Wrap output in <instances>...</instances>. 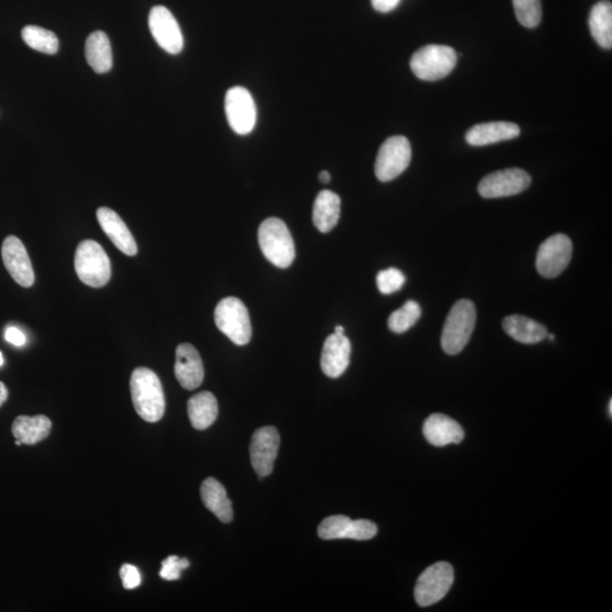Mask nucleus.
<instances>
[{
	"label": "nucleus",
	"mask_w": 612,
	"mask_h": 612,
	"mask_svg": "<svg viewBox=\"0 0 612 612\" xmlns=\"http://www.w3.org/2000/svg\"><path fill=\"white\" fill-rule=\"evenodd\" d=\"M406 278L403 272L395 268L382 270L377 276V285L382 294L389 295L398 292L405 284Z\"/></svg>",
	"instance_id": "nucleus-31"
},
{
	"label": "nucleus",
	"mask_w": 612,
	"mask_h": 612,
	"mask_svg": "<svg viewBox=\"0 0 612 612\" xmlns=\"http://www.w3.org/2000/svg\"><path fill=\"white\" fill-rule=\"evenodd\" d=\"M121 578L123 585L126 590H133L141 584V575L139 569L133 565L125 564L121 568Z\"/></svg>",
	"instance_id": "nucleus-33"
},
{
	"label": "nucleus",
	"mask_w": 612,
	"mask_h": 612,
	"mask_svg": "<svg viewBox=\"0 0 612 612\" xmlns=\"http://www.w3.org/2000/svg\"><path fill=\"white\" fill-rule=\"evenodd\" d=\"M3 364H4V357H3L2 352H0V367H2Z\"/></svg>",
	"instance_id": "nucleus-39"
},
{
	"label": "nucleus",
	"mask_w": 612,
	"mask_h": 612,
	"mask_svg": "<svg viewBox=\"0 0 612 612\" xmlns=\"http://www.w3.org/2000/svg\"><path fill=\"white\" fill-rule=\"evenodd\" d=\"M225 110L229 126L235 133L246 135L253 131L257 123V106L245 88L229 89L225 98Z\"/></svg>",
	"instance_id": "nucleus-11"
},
{
	"label": "nucleus",
	"mask_w": 612,
	"mask_h": 612,
	"mask_svg": "<svg viewBox=\"0 0 612 612\" xmlns=\"http://www.w3.org/2000/svg\"><path fill=\"white\" fill-rule=\"evenodd\" d=\"M421 313L422 311L415 301L406 302L401 309L390 314L388 319L389 329L395 334L405 333L418 322Z\"/></svg>",
	"instance_id": "nucleus-29"
},
{
	"label": "nucleus",
	"mask_w": 612,
	"mask_h": 612,
	"mask_svg": "<svg viewBox=\"0 0 612 612\" xmlns=\"http://www.w3.org/2000/svg\"><path fill=\"white\" fill-rule=\"evenodd\" d=\"M352 346L345 335L333 334L322 348L321 369L329 378H338L346 371L351 361Z\"/></svg>",
	"instance_id": "nucleus-16"
},
{
	"label": "nucleus",
	"mask_w": 612,
	"mask_h": 612,
	"mask_svg": "<svg viewBox=\"0 0 612 612\" xmlns=\"http://www.w3.org/2000/svg\"><path fill=\"white\" fill-rule=\"evenodd\" d=\"M22 38L30 48L47 55H55L59 48V40L53 31L37 25H28L22 30Z\"/></svg>",
	"instance_id": "nucleus-28"
},
{
	"label": "nucleus",
	"mask_w": 612,
	"mask_h": 612,
	"mask_svg": "<svg viewBox=\"0 0 612 612\" xmlns=\"http://www.w3.org/2000/svg\"><path fill=\"white\" fill-rule=\"evenodd\" d=\"M201 498L207 509L215 514L220 522L231 523L233 521V506L229 500L226 489L218 480L208 478L201 486Z\"/></svg>",
	"instance_id": "nucleus-21"
},
{
	"label": "nucleus",
	"mask_w": 612,
	"mask_h": 612,
	"mask_svg": "<svg viewBox=\"0 0 612 612\" xmlns=\"http://www.w3.org/2000/svg\"><path fill=\"white\" fill-rule=\"evenodd\" d=\"M2 257L12 278L22 287H31L34 284V271L22 242L15 236H8L2 246Z\"/></svg>",
	"instance_id": "nucleus-15"
},
{
	"label": "nucleus",
	"mask_w": 612,
	"mask_h": 612,
	"mask_svg": "<svg viewBox=\"0 0 612 612\" xmlns=\"http://www.w3.org/2000/svg\"><path fill=\"white\" fill-rule=\"evenodd\" d=\"M50 431L51 421L45 415L17 416L12 425L13 436L24 445H36L45 440Z\"/></svg>",
	"instance_id": "nucleus-23"
},
{
	"label": "nucleus",
	"mask_w": 612,
	"mask_h": 612,
	"mask_svg": "<svg viewBox=\"0 0 612 612\" xmlns=\"http://www.w3.org/2000/svg\"><path fill=\"white\" fill-rule=\"evenodd\" d=\"M340 198L331 191L318 194L313 206V223L319 232L329 233L337 225L340 217Z\"/></svg>",
	"instance_id": "nucleus-26"
},
{
	"label": "nucleus",
	"mask_w": 612,
	"mask_h": 612,
	"mask_svg": "<svg viewBox=\"0 0 612 612\" xmlns=\"http://www.w3.org/2000/svg\"><path fill=\"white\" fill-rule=\"evenodd\" d=\"M74 263L81 282L88 286H105L112 277V265L108 255L96 241L81 242L76 249Z\"/></svg>",
	"instance_id": "nucleus-4"
},
{
	"label": "nucleus",
	"mask_w": 612,
	"mask_h": 612,
	"mask_svg": "<svg viewBox=\"0 0 612 612\" xmlns=\"http://www.w3.org/2000/svg\"><path fill=\"white\" fill-rule=\"evenodd\" d=\"M190 566V561L177 556H169L161 565L160 577L166 581L180 580L181 574Z\"/></svg>",
	"instance_id": "nucleus-32"
},
{
	"label": "nucleus",
	"mask_w": 612,
	"mask_h": 612,
	"mask_svg": "<svg viewBox=\"0 0 612 612\" xmlns=\"http://www.w3.org/2000/svg\"><path fill=\"white\" fill-rule=\"evenodd\" d=\"M175 376L186 390L197 389L203 382L204 368L201 356L191 344H181L177 347Z\"/></svg>",
	"instance_id": "nucleus-17"
},
{
	"label": "nucleus",
	"mask_w": 612,
	"mask_h": 612,
	"mask_svg": "<svg viewBox=\"0 0 612 612\" xmlns=\"http://www.w3.org/2000/svg\"><path fill=\"white\" fill-rule=\"evenodd\" d=\"M573 244L565 234H556L540 245L537 269L546 278H556L563 274L572 260Z\"/></svg>",
	"instance_id": "nucleus-9"
},
{
	"label": "nucleus",
	"mask_w": 612,
	"mask_h": 612,
	"mask_svg": "<svg viewBox=\"0 0 612 612\" xmlns=\"http://www.w3.org/2000/svg\"><path fill=\"white\" fill-rule=\"evenodd\" d=\"M215 321L221 333L238 346L246 345L252 337V325L245 304L237 297H226L215 310Z\"/></svg>",
	"instance_id": "nucleus-5"
},
{
	"label": "nucleus",
	"mask_w": 612,
	"mask_h": 612,
	"mask_svg": "<svg viewBox=\"0 0 612 612\" xmlns=\"http://www.w3.org/2000/svg\"><path fill=\"white\" fill-rule=\"evenodd\" d=\"M149 28L161 48L170 55L180 54L184 39L175 17L165 6H155L149 14Z\"/></svg>",
	"instance_id": "nucleus-13"
},
{
	"label": "nucleus",
	"mask_w": 612,
	"mask_h": 612,
	"mask_svg": "<svg viewBox=\"0 0 612 612\" xmlns=\"http://www.w3.org/2000/svg\"><path fill=\"white\" fill-rule=\"evenodd\" d=\"M97 218L99 221L102 231L106 233L114 245L121 252L134 257L138 253V245L133 235L126 226L124 221L109 208L102 207L97 211Z\"/></svg>",
	"instance_id": "nucleus-18"
},
{
	"label": "nucleus",
	"mask_w": 612,
	"mask_h": 612,
	"mask_svg": "<svg viewBox=\"0 0 612 612\" xmlns=\"http://www.w3.org/2000/svg\"><path fill=\"white\" fill-rule=\"evenodd\" d=\"M401 0H371L374 10L379 13H389L398 6Z\"/></svg>",
	"instance_id": "nucleus-35"
},
{
	"label": "nucleus",
	"mask_w": 612,
	"mask_h": 612,
	"mask_svg": "<svg viewBox=\"0 0 612 612\" xmlns=\"http://www.w3.org/2000/svg\"><path fill=\"white\" fill-rule=\"evenodd\" d=\"M423 435L436 447L461 444L465 437L461 424L449 416L439 413L432 414L425 420Z\"/></svg>",
	"instance_id": "nucleus-19"
},
{
	"label": "nucleus",
	"mask_w": 612,
	"mask_h": 612,
	"mask_svg": "<svg viewBox=\"0 0 612 612\" xmlns=\"http://www.w3.org/2000/svg\"><path fill=\"white\" fill-rule=\"evenodd\" d=\"M503 327L506 334L510 337L517 340L518 343L529 344V345L542 342L548 336L547 328L541 323L534 321L533 319L518 316V314L505 318Z\"/></svg>",
	"instance_id": "nucleus-24"
},
{
	"label": "nucleus",
	"mask_w": 612,
	"mask_h": 612,
	"mask_svg": "<svg viewBox=\"0 0 612 612\" xmlns=\"http://www.w3.org/2000/svg\"><path fill=\"white\" fill-rule=\"evenodd\" d=\"M454 583L452 565L440 561L425 569L415 585V600L421 607H430L439 602L449 592Z\"/></svg>",
	"instance_id": "nucleus-7"
},
{
	"label": "nucleus",
	"mask_w": 612,
	"mask_h": 612,
	"mask_svg": "<svg viewBox=\"0 0 612 612\" xmlns=\"http://www.w3.org/2000/svg\"><path fill=\"white\" fill-rule=\"evenodd\" d=\"M457 63V54L452 47L429 45L412 56L411 68L416 78L438 81L452 73Z\"/></svg>",
	"instance_id": "nucleus-6"
},
{
	"label": "nucleus",
	"mask_w": 612,
	"mask_h": 612,
	"mask_svg": "<svg viewBox=\"0 0 612 612\" xmlns=\"http://www.w3.org/2000/svg\"><path fill=\"white\" fill-rule=\"evenodd\" d=\"M85 57L98 74L107 73L113 67V51L107 34L95 31L85 42Z\"/></svg>",
	"instance_id": "nucleus-22"
},
{
	"label": "nucleus",
	"mask_w": 612,
	"mask_h": 612,
	"mask_svg": "<svg viewBox=\"0 0 612 612\" xmlns=\"http://www.w3.org/2000/svg\"><path fill=\"white\" fill-rule=\"evenodd\" d=\"M591 33L602 48L612 47V5L608 0L595 4L589 17Z\"/></svg>",
	"instance_id": "nucleus-27"
},
{
	"label": "nucleus",
	"mask_w": 612,
	"mask_h": 612,
	"mask_svg": "<svg viewBox=\"0 0 612 612\" xmlns=\"http://www.w3.org/2000/svg\"><path fill=\"white\" fill-rule=\"evenodd\" d=\"M609 414L612 415V401L609 402Z\"/></svg>",
	"instance_id": "nucleus-41"
},
{
	"label": "nucleus",
	"mask_w": 612,
	"mask_h": 612,
	"mask_svg": "<svg viewBox=\"0 0 612 612\" xmlns=\"http://www.w3.org/2000/svg\"><path fill=\"white\" fill-rule=\"evenodd\" d=\"M259 245L268 261L286 269L295 260V244L283 220L269 218L260 225Z\"/></svg>",
	"instance_id": "nucleus-2"
},
{
	"label": "nucleus",
	"mask_w": 612,
	"mask_h": 612,
	"mask_svg": "<svg viewBox=\"0 0 612 612\" xmlns=\"http://www.w3.org/2000/svg\"><path fill=\"white\" fill-rule=\"evenodd\" d=\"M335 333L344 335V333H345V328H344L343 326H337V327H336Z\"/></svg>",
	"instance_id": "nucleus-38"
},
{
	"label": "nucleus",
	"mask_w": 612,
	"mask_h": 612,
	"mask_svg": "<svg viewBox=\"0 0 612 612\" xmlns=\"http://www.w3.org/2000/svg\"><path fill=\"white\" fill-rule=\"evenodd\" d=\"M378 527L373 522L353 521L344 515L327 517L318 527V535L323 540L352 539L367 541L376 537Z\"/></svg>",
	"instance_id": "nucleus-14"
},
{
	"label": "nucleus",
	"mask_w": 612,
	"mask_h": 612,
	"mask_svg": "<svg viewBox=\"0 0 612 612\" xmlns=\"http://www.w3.org/2000/svg\"><path fill=\"white\" fill-rule=\"evenodd\" d=\"M5 338L8 343L13 344L15 346H23L27 338H25L24 334L16 327H8L5 331Z\"/></svg>",
	"instance_id": "nucleus-34"
},
{
	"label": "nucleus",
	"mask_w": 612,
	"mask_h": 612,
	"mask_svg": "<svg viewBox=\"0 0 612 612\" xmlns=\"http://www.w3.org/2000/svg\"><path fill=\"white\" fill-rule=\"evenodd\" d=\"M319 180H320L321 183H325V184H328L331 180L330 174L327 172V170H322L320 175H319Z\"/></svg>",
	"instance_id": "nucleus-37"
},
{
	"label": "nucleus",
	"mask_w": 612,
	"mask_h": 612,
	"mask_svg": "<svg viewBox=\"0 0 612 612\" xmlns=\"http://www.w3.org/2000/svg\"><path fill=\"white\" fill-rule=\"evenodd\" d=\"M475 322L476 309L473 302L461 300L455 303L442 329V350L449 355H456L464 350L473 334Z\"/></svg>",
	"instance_id": "nucleus-3"
},
{
	"label": "nucleus",
	"mask_w": 612,
	"mask_h": 612,
	"mask_svg": "<svg viewBox=\"0 0 612 612\" xmlns=\"http://www.w3.org/2000/svg\"><path fill=\"white\" fill-rule=\"evenodd\" d=\"M15 444H16V446H21V445H22V442H21L20 440H16Z\"/></svg>",
	"instance_id": "nucleus-42"
},
{
	"label": "nucleus",
	"mask_w": 612,
	"mask_h": 612,
	"mask_svg": "<svg viewBox=\"0 0 612 612\" xmlns=\"http://www.w3.org/2000/svg\"><path fill=\"white\" fill-rule=\"evenodd\" d=\"M520 126L510 122L482 123L472 127L465 135L466 142L473 147L508 141L520 136Z\"/></svg>",
	"instance_id": "nucleus-20"
},
{
	"label": "nucleus",
	"mask_w": 612,
	"mask_h": 612,
	"mask_svg": "<svg viewBox=\"0 0 612 612\" xmlns=\"http://www.w3.org/2000/svg\"><path fill=\"white\" fill-rule=\"evenodd\" d=\"M131 395L136 413L147 422H158L165 414L166 401L158 376L150 369H135L131 376Z\"/></svg>",
	"instance_id": "nucleus-1"
},
{
	"label": "nucleus",
	"mask_w": 612,
	"mask_h": 612,
	"mask_svg": "<svg viewBox=\"0 0 612 612\" xmlns=\"http://www.w3.org/2000/svg\"><path fill=\"white\" fill-rule=\"evenodd\" d=\"M531 176L525 170L508 168L489 174L480 182V195L486 199L513 197L524 192L531 185Z\"/></svg>",
	"instance_id": "nucleus-10"
},
{
	"label": "nucleus",
	"mask_w": 612,
	"mask_h": 612,
	"mask_svg": "<svg viewBox=\"0 0 612 612\" xmlns=\"http://www.w3.org/2000/svg\"><path fill=\"white\" fill-rule=\"evenodd\" d=\"M187 413L194 429L206 430L218 416V403L209 391H202L187 403Z\"/></svg>",
	"instance_id": "nucleus-25"
},
{
	"label": "nucleus",
	"mask_w": 612,
	"mask_h": 612,
	"mask_svg": "<svg viewBox=\"0 0 612 612\" xmlns=\"http://www.w3.org/2000/svg\"><path fill=\"white\" fill-rule=\"evenodd\" d=\"M7 397L8 390L6 388V386L4 385L2 381H0V406H2L3 404L7 401Z\"/></svg>",
	"instance_id": "nucleus-36"
},
{
	"label": "nucleus",
	"mask_w": 612,
	"mask_h": 612,
	"mask_svg": "<svg viewBox=\"0 0 612 612\" xmlns=\"http://www.w3.org/2000/svg\"><path fill=\"white\" fill-rule=\"evenodd\" d=\"M412 158L411 143L405 136L387 139L378 152L374 173L378 180L390 182L405 172Z\"/></svg>",
	"instance_id": "nucleus-8"
},
{
	"label": "nucleus",
	"mask_w": 612,
	"mask_h": 612,
	"mask_svg": "<svg viewBox=\"0 0 612 612\" xmlns=\"http://www.w3.org/2000/svg\"><path fill=\"white\" fill-rule=\"evenodd\" d=\"M547 337L549 338L550 340H555V335L548 334Z\"/></svg>",
	"instance_id": "nucleus-40"
},
{
	"label": "nucleus",
	"mask_w": 612,
	"mask_h": 612,
	"mask_svg": "<svg viewBox=\"0 0 612 612\" xmlns=\"http://www.w3.org/2000/svg\"><path fill=\"white\" fill-rule=\"evenodd\" d=\"M280 445V436L275 427H263L253 433L250 446L251 464L260 478L274 471Z\"/></svg>",
	"instance_id": "nucleus-12"
},
{
	"label": "nucleus",
	"mask_w": 612,
	"mask_h": 612,
	"mask_svg": "<svg viewBox=\"0 0 612 612\" xmlns=\"http://www.w3.org/2000/svg\"><path fill=\"white\" fill-rule=\"evenodd\" d=\"M516 19L523 27L537 28L542 20L541 0H513Z\"/></svg>",
	"instance_id": "nucleus-30"
}]
</instances>
